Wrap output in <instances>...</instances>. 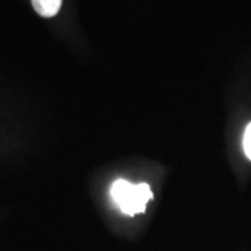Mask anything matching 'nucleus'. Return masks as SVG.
<instances>
[{
    "label": "nucleus",
    "mask_w": 251,
    "mask_h": 251,
    "mask_svg": "<svg viewBox=\"0 0 251 251\" xmlns=\"http://www.w3.org/2000/svg\"><path fill=\"white\" fill-rule=\"evenodd\" d=\"M32 7L42 17H53L62 7L63 0H31Z\"/></svg>",
    "instance_id": "obj_2"
},
{
    "label": "nucleus",
    "mask_w": 251,
    "mask_h": 251,
    "mask_svg": "<svg viewBox=\"0 0 251 251\" xmlns=\"http://www.w3.org/2000/svg\"><path fill=\"white\" fill-rule=\"evenodd\" d=\"M110 196L125 214L133 216L145 211L148 201L152 200V191L147 183L131 184L127 180L119 179L112 184Z\"/></svg>",
    "instance_id": "obj_1"
},
{
    "label": "nucleus",
    "mask_w": 251,
    "mask_h": 251,
    "mask_svg": "<svg viewBox=\"0 0 251 251\" xmlns=\"http://www.w3.org/2000/svg\"><path fill=\"white\" fill-rule=\"evenodd\" d=\"M243 150L246 156L251 161V123L246 127L244 137H243Z\"/></svg>",
    "instance_id": "obj_3"
}]
</instances>
